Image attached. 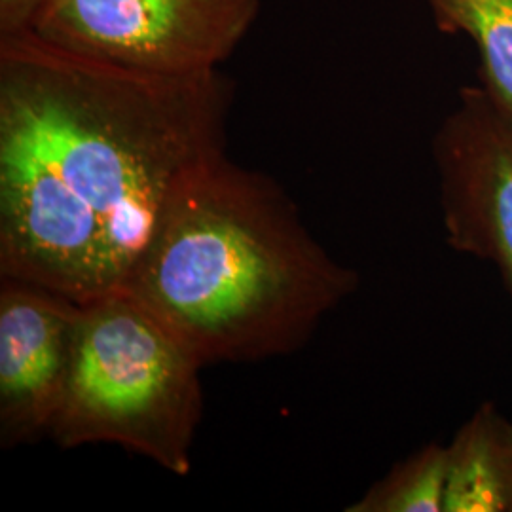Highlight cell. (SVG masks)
<instances>
[{
	"label": "cell",
	"instance_id": "10",
	"mask_svg": "<svg viewBox=\"0 0 512 512\" xmlns=\"http://www.w3.org/2000/svg\"><path fill=\"white\" fill-rule=\"evenodd\" d=\"M52 0H0V38L29 33Z\"/></svg>",
	"mask_w": 512,
	"mask_h": 512
},
{
	"label": "cell",
	"instance_id": "9",
	"mask_svg": "<svg viewBox=\"0 0 512 512\" xmlns=\"http://www.w3.org/2000/svg\"><path fill=\"white\" fill-rule=\"evenodd\" d=\"M448 444L429 442L374 482L349 512H444Z\"/></svg>",
	"mask_w": 512,
	"mask_h": 512
},
{
	"label": "cell",
	"instance_id": "7",
	"mask_svg": "<svg viewBox=\"0 0 512 512\" xmlns=\"http://www.w3.org/2000/svg\"><path fill=\"white\" fill-rule=\"evenodd\" d=\"M444 512H512V421L492 401L448 442Z\"/></svg>",
	"mask_w": 512,
	"mask_h": 512
},
{
	"label": "cell",
	"instance_id": "1",
	"mask_svg": "<svg viewBox=\"0 0 512 512\" xmlns=\"http://www.w3.org/2000/svg\"><path fill=\"white\" fill-rule=\"evenodd\" d=\"M234 84L0 38V275L88 304L122 293L165 209L226 154Z\"/></svg>",
	"mask_w": 512,
	"mask_h": 512
},
{
	"label": "cell",
	"instance_id": "4",
	"mask_svg": "<svg viewBox=\"0 0 512 512\" xmlns=\"http://www.w3.org/2000/svg\"><path fill=\"white\" fill-rule=\"evenodd\" d=\"M260 12V0H52L35 37L61 52L156 76L219 71Z\"/></svg>",
	"mask_w": 512,
	"mask_h": 512
},
{
	"label": "cell",
	"instance_id": "6",
	"mask_svg": "<svg viewBox=\"0 0 512 512\" xmlns=\"http://www.w3.org/2000/svg\"><path fill=\"white\" fill-rule=\"evenodd\" d=\"M80 304L29 281L0 287V442L48 433L73 361Z\"/></svg>",
	"mask_w": 512,
	"mask_h": 512
},
{
	"label": "cell",
	"instance_id": "8",
	"mask_svg": "<svg viewBox=\"0 0 512 512\" xmlns=\"http://www.w3.org/2000/svg\"><path fill=\"white\" fill-rule=\"evenodd\" d=\"M444 35H463L480 55V84L512 120V0H423Z\"/></svg>",
	"mask_w": 512,
	"mask_h": 512
},
{
	"label": "cell",
	"instance_id": "3",
	"mask_svg": "<svg viewBox=\"0 0 512 512\" xmlns=\"http://www.w3.org/2000/svg\"><path fill=\"white\" fill-rule=\"evenodd\" d=\"M202 361L129 293L80 306L73 361L50 435L109 442L184 476L202 420Z\"/></svg>",
	"mask_w": 512,
	"mask_h": 512
},
{
	"label": "cell",
	"instance_id": "2",
	"mask_svg": "<svg viewBox=\"0 0 512 512\" xmlns=\"http://www.w3.org/2000/svg\"><path fill=\"white\" fill-rule=\"evenodd\" d=\"M359 283L272 177L222 154L179 186L124 293L209 365L293 353Z\"/></svg>",
	"mask_w": 512,
	"mask_h": 512
},
{
	"label": "cell",
	"instance_id": "5",
	"mask_svg": "<svg viewBox=\"0 0 512 512\" xmlns=\"http://www.w3.org/2000/svg\"><path fill=\"white\" fill-rule=\"evenodd\" d=\"M444 238L492 264L512 298V120L478 82L433 137Z\"/></svg>",
	"mask_w": 512,
	"mask_h": 512
}]
</instances>
